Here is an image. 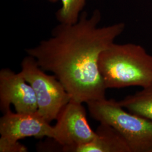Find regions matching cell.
I'll return each instance as SVG.
<instances>
[{"label": "cell", "mask_w": 152, "mask_h": 152, "mask_svg": "<svg viewBox=\"0 0 152 152\" xmlns=\"http://www.w3.org/2000/svg\"><path fill=\"white\" fill-rule=\"evenodd\" d=\"M28 148L19 141H11L0 138V152H27Z\"/></svg>", "instance_id": "8fae6325"}, {"label": "cell", "mask_w": 152, "mask_h": 152, "mask_svg": "<svg viewBox=\"0 0 152 152\" xmlns=\"http://www.w3.org/2000/svg\"><path fill=\"white\" fill-rule=\"evenodd\" d=\"M61 6L56 12L60 24L72 25L78 22L87 0H60Z\"/></svg>", "instance_id": "30bf717a"}, {"label": "cell", "mask_w": 152, "mask_h": 152, "mask_svg": "<svg viewBox=\"0 0 152 152\" xmlns=\"http://www.w3.org/2000/svg\"><path fill=\"white\" fill-rule=\"evenodd\" d=\"M101 19L98 9L90 16L82 12L76 24L59 23L50 38L26 50L44 71L56 76L71 100L87 103L106 98L107 88L99 71V58L124 31L125 24L99 27Z\"/></svg>", "instance_id": "6da1fadb"}, {"label": "cell", "mask_w": 152, "mask_h": 152, "mask_svg": "<svg viewBox=\"0 0 152 152\" xmlns=\"http://www.w3.org/2000/svg\"><path fill=\"white\" fill-rule=\"evenodd\" d=\"M11 105L19 113H34L38 109L34 91L22 73L2 68L0 71V109L5 113Z\"/></svg>", "instance_id": "8992f818"}, {"label": "cell", "mask_w": 152, "mask_h": 152, "mask_svg": "<svg viewBox=\"0 0 152 152\" xmlns=\"http://www.w3.org/2000/svg\"><path fill=\"white\" fill-rule=\"evenodd\" d=\"M105 87H145L152 82V55L139 45L113 42L99 58Z\"/></svg>", "instance_id": "7a4b0ae2"}, {"label": "cell", "mask_w": 152, "mask_h": 152, "mask_svg": "<svg viewBox=\"0 0 152 152\" xmlns=\"http://www.w3.org/2000/svg\"><path fill=\"white\" fill-rule=\"evenodd\" d=\"M21 69L20 72L35 93L37 112L50 124L56 120L71 100L63 84L54 75L46 74L30 55L22 60Z\"/></svg>", "instance_id": "277c9868"}, {"label": "cell", "mask_w": 152, "mask_h": 152, "mask_svg": "<svg viewBox=\"0 0 152 152\" xmlns=\"http://www.w3.org/2000/svg\"><path fill=\"white\" fill-rule=\"evenodd\" d=\"M90 116L123 136L131 152H152V121L127 112L118 102L106 98L87 102Z\"/></svg>", "instance_id": "3957f363"}, {"label": "cell", "mask_w": 152, "mask_h": 152, "mask_svg": "<svg viewBox=\"0 0 152 152\" xmlns=\"http://www.w3.org/2000/svg\"><path fill=\"white\" fill-rule=\"evenodd\" d=\"M1 137L18 141L29 137L53 139L54 126L37 112L30 113H14L7 110L0 118Z\"/></svg>", "instance_id": "52a82bcc"}, {"label": "cell", "mask_w": 152, "mask_h": 152, "mask_svg": "<svg viewBox=\"0 0 152 152\" xmlns=\"http://www.w3.org/2000/svg\"><path fill=\"white\" fill-rule=\"evenodd\" d=\"M48 1H49V2L51 3H56L58 1V0H48Z\"/></svg>", "instance_id": "7c38bea8"}, {"label": "cell", "mask_w": 152, "mask_h": 152, "mask_svg": "<svg viewBox=\"0 0 152 152\" xmlns=\"http://www.w3.org/2000/svg\"><path fill=\"white\" fill-rule=\"evenodd\" d=\"M118 103L131 113L152 121V82L140 91L127 96Z\"/></svg>", "instance_id": "9c48e42d"}, {"label": "cell", "mask_w": 152, "mask_h": 152, "mask_svg": "<svg viewBox=\"0 0 152 152\" xmlns=\"http://www.w3.org/2000/svg\"><path fill=\"white\" fill-rule=\"evenodd\" d=\"M95 132L92 140L68 148L65 152H131L123 136L110 126L100 123Z\"/></svg>", "instance_id": "ba28073f"}, {"label": "cell", "mask_w": 152, "mask_h": 152, "mask_svg": "<svg viewBox=\"0 0 152 152\" xmlns=\"http://www.w3.org/2000/svg\"><path fill=\"white\" fill-rule=\"evenodd\" d=\"M82 104L71 100L56 119L52 139L60 147L61 152L88 142L95 136L96 132L88 124L86 111Z\"/></svg>", "instance_id": "5b68a950"}]
</instances>
